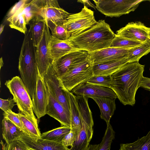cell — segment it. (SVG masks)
Returning a JSON list of instances; mask_svg holds the SVG:
<instances>
[{"label": "cell", "instance_id": "bcb514c9", "mask_svg": "<svg viewBox=\"0 0 150 150\" xmlns=\"http://www.w3.org/2000/svg\"><path fill=\"white\" fill-rule=\"evenodd\" d=\"M29 150H32V149H29Z\"/></svg>", "mask_w": 150, "mask_h": 150}, {"label": "cell", "instance_id": "4fadbf2b", "mask_svg": "<svg viewBox=\"0 0 150 150\" xmlns=\"http://www.w3.org/2000/svg\"><path fill=\"white\" fill-rule=\"evenodd\" d=\"M47 89L48 97L47 114L59 121L61 125V126L71 127L70 113L65 109L47 88Z\"/></svg>", "mask_w": 150, "mask_h": 150}, {"label": "cell", "instance_id": "4dcf8cb0", "mask_svg": "<svg viewBox=\"0 0 150 150\" xmlns=\"http://www.w3.org/2000/svg\"><path fill=\"white\" fill-rule=\"evenodd\" d=\"M47 22L52 37L63 40H67L70 38L67 32L63 25V23H55L51 21Z\"/></svg>", "mask_w": 150, "mask_h": 150}, {"label": "cell", "instance_id": "60d3db41", "mask_svg": "<svg viewBox=\"0 0 150 150\" xmlns=\"http://www.w3.org/2000/svg\"><path fill=\"white\" fill-rule=\"evenodd\" d=\"M99 146V144H98L89 145L86 150H97Z\"/></svg>", "mask_w": 150, "mask_h": 150}, {"label": "cell", "instance_id": "d6986e66", "mask_svg": "<svg viewBox=\"0 0 150 150\" xmlns=\"http://www.w3.org/2000/svg\"><path fill=\"white\" fill-rule=\"evenodd\" d=\"M98 105L100 111V117L108 125L116 109V98L105 97H91Z\"/></svg>", "mask_w": 150, "mask_h": 150}, {"label": "cell", "instance_id": "f546056e", "mask_svg": "<svg viewBox=\"0 0 150 150\" xmlns=\"http://www.w3.org/2000/svg\"><path fill=\"white\" fill-rule=\"evenodd\" d=\"M142 43L124 38L115 34L109 47L130 49L138 46Z\"/></svg>", "mask_w": 150, "mask_h": 150}, {"label": "cell", "instance_id": "f6af8a7d", "mask_svg": "<svg viewBox=\"0 0 150 150\" xmlns=\"http://www.w3.org/2000/svg\"><path fill=\"white\" fill-rule=\"evenodd\" d=\"M148 33V37L149 39H150V27L149 28Z\"/></svg>", "mask_w": 150, "mask_h": 150}, {"label": "cell", "instance_id": "ab89813d", "mask_svg": "<svg viewBox=\"0 0 150 150\" xmlns=\"http://www.w3.org/2000/svg\"><path fill=\"white\" fill-rule=\"evenodd\" d=\"M77 1L83 4L84 6H86L87 7H90L93 8L95 10L96 9V6L88 0H78Z\"/></svg>", "mask_w": 150, "mask_h": 150}, {"label": "cell", "instance_id": "f1b7e54d", "mask_svg": "<svg viewBox=\"0 0 150 150\" xmlns=\"http://www.w3.org/2000/svg\"><path fill=\"white\" fill-rule=\"evenodd\" d=\"M18 114L20 120L24 127L28 132L29 135L40 137L41 134L38 127L37 121H34L20 112Z\"/></svg>", "mask_w": 150, "mask_h": 150}, {"label": "cell", "instance_id": "ffe728a7", "mask_svg": "<svg viewBox=\"0 0 150 150\" xmlns=\"http://www.w3.org/2000/svg\"><path fill=\"white\" fill-rule=\"evenodd\" d=\"M127 63L126 57L119 60L93 65V76L111 75Z\"/></svg>", "mask_w": 150, "mask_h": 150}, {"label": "cell", "instance_id": "3957f363", "mask_svg": "<svg viewBox=\"0 0 150 150\" xmlns=\"http://www.w3.org/2000/svg\"><path fill=\"white\" fill-rule=\"evenodd\" d=\"M88 98L82 96H76L81 120L79 131L70 150H86L93 136V121L88 103Z\"/></svg>", "mask_w": 150, "mask_h": 150}, {"label": "cell", "instance_id": "d4e9b609", "mask_svg": "<svg viewBox=\"0 0 150 150\" xmlns=\"http://www.w3.org/2000/svg\"><path fill=\"white\" fill-rule=\"evenodd\" d=\"M71 130V127L61 126L41 134L40 138L55 142L62 143L64 137Z\"/></svg>", "mask_w": 150, "mask_h": 150}, {"label": "cell", "instance_id": "d590c367", "mask_svg": "<svg viewBox=\"0 0 150 150\" xmlns=\"http://www.w3.org/2000/svg\"><path fill=\"white\" fill-rule=\"evenodd\" d=\"M16 105V104L13 98L6 100L0 99V108L4 112L12 111L13 108Z\"/></svg>", "mask_w": 150, "mask_h": 150}, {"label": "cell", "instance_id": "7bdbcfd3", "mask_svg": "<svg viewBox=\"0 0 150 150\" xmlns=\"http://www.w3.org/2000/svg\"><path fill=\"white\" fill-rule=\"evenodd\" d=\"M4 26L5 25H3L2 24H1L0 28V35H1L3 32Z\"/></svg>", "mask_w": 150, "mask_h": 150}, {"label": "cell", "instance_id": "277c9868", "mask_svg": "<svg viewBox=\"0 0 150 150\" xmlns=\"http://www.w3.org/2000/svg\"><path fill=\"white\" fill-rule=\"evenodd\" d=\"M5 85L13 95L20 112L37 121L34 114L32 99L22 79L16 76L6 81Z\"/></svg>", "mask_w": 150, "mask_h": 150}, {"label": "cell", "instance_id": "cb8c5ba5", "mask_svg": "<svg viewBox=\"0 0 150 150\" xmlns=\"http://www.w3.org/2000/svg\"><path fill=\"white\" fill-rule=\"evenodd\" d=\"M46 21L39 15L29 22V30L34 46L36 47L42 37Z\"/></svg>", "mask_w": 150, "mask_h": 150}, {"label": "cell", "instance_id": "1f68e13d", "mask_svg": "<svg viewBox=\"0 0 150 150\" xmlns=\"http://www.w3.org/2000/svg\"><path fill=\"white\" fill-rule=\"evenodd\" d=\"M115 133L110 124L107 125L102 140L97 150H110L112 141L115 138Z\"/></svg>", "mask_w": 150, "mask_h": 150}, {"label": "cell", "instance_id": "ee69618b", "mask_svg": "<svg viewBox=\"0 0 150 150\" xmlns=\"http://www.w3.org/2000/svg\"><path fill=\"white\" fill-rule=\"evenodd\" d=\"M0 69L3 66L4 64V62L2 57H1L0 59Z\"/></svg>", "mask_w": 150, "mask_h": 150}, {"label": "cell", "instance_id": "2e32d148", "mask_svg": "<svg viewBox=\"0 0 150 150\" xmlns=\"http://www.w3.org/2000/svg\"><path fill=\"white\" fill-rule=\"evenodd\" d=\"M69 14L60 6L57 0H45L39 15L47 22L63 23Z\"/></svg>", "mask_w": 150, "mask_h": 150}, {"label": "cell", "instance_id": "9c48e42d", "mask_svg": "<svg viewBox=\"0 0 150 150\" xmlns=\"http://www.w3.org/2000/svg\"><path fill=\"white\" fill-rule=\"evenodd\" d=\"M43 79L47 87L70 113L67 91L64 88L61 83L60 78L55 68L54 62L48 68Z\"/></svg>", "mask_w": 150, "mask_h": 150}, {"label": "cell", "instance_id": "7402d4cb", "mask_svg": "<svg viewBox=\"0 0 150 150\" xmlns=\"http://www.w3.org/2000/svg\"><path fill=\"white\" fill-rule=\"evenodd\" d=\"M45 0H28L18 11L25 16L27 24L36 16L39 15Z\"/></svg>", "mask_w": 150, "mask_h": 150}, {"label": "cell", "instance_id": "b9f144b4", "mask_svg": "<svg viewBox=\"0 0 150 150\" xmlns=\"http://www.w3.org/2000/svg\"><path fill=\"white\" fill-rule=\"evenodd\" d=\"M1 143L2 146V150H7L8 145L6 143L4 144L2 141H1Z\"/></svg>", "mask_w": 150, "mask_h": 150}, {"label": "cell", "instance_id": "836d02e7", "mask_svg": "<svg viewBox=\"0 0 150 150\" xmlns=\"http://www.w3.org/2000/svg\"><path fill=\"white\" fill-rule=\"evenodd\" d=\"M4 117H5L16 125L25 134L29 135L27 131L24 127L23 124L20 120L18 113H16L12 111L4 112L3 114Z\"/></svg>", "mask_w": 150, "mask_h": 150}, {"label": "cell", "instance_id": "52a82bcc", "mask_svg": "<svg viewBox=\"0 0 150 150\" xmlns=\"http://www.w3.org/2000/svg\"><path fill=\"white\" fill-rule=\"evenodd\" d=\"M93 64L89 58L70 68L60 78L64 88L71 91L93 75Z\"/></svg>", "mask_w": 150, "mask_h": 150}, {"label": "cell", "instance_id": "30bf717a", "mask_svg": "<svg viewBox=\"0 0 150 150\" xmlns=\"http://www.w3.org/2000/svg\"><path fill=\"white\" fill-rule=\"evenodd\" d=\"M48 97L47 88L38 69L36 86L32 98L33 112L38 119L47 114Z\"/></svg>", "mask_w": 150, "mask_h": 150}, {"label": "cell", "instance_id": "83f0119b", "mask_svg": "<svg viewBox=\"0 0 150 150\" xmlns=\"http://www.w3.org/2000/svg\"><path fill=\"white\" fill-rule=\"evenodd\" d=\"M7 20L9 22V26L11 28L16 29L24 34L28 30L25 16L19 11L7 18Z\"/></svg>", "mask_w": 150, "mask_h": 150}, {"label": "cell", "instance_id": "7c38bea8", "mask_svg": "<svg viewBox=\"0 0 150 150\" xmlns=\"http://www.w3.org/2000/svg\"><path fill=\"white\" fill-rule=\"evenodd\" d=\"M89 53L79 50L69 53L54 62V67L59 78L70 68L88 58Z\"/></svg>", "mask_w": 150, "mask_h": 150}, {"label": "cell", "instance_id": "603a6c76", "mask_svg": "<svg viewBox=\"0 0 150 150\" xmlns=\"http://www.w3.org/2000/svg\"><path fill=\"white\" fill-rule=\"evenodd\" d=\"M3 139L7 144L17 139L25 133L22 130L7 118L2 121Z\"/></svg>", "mask_w": 150, "mask_h": 150}, {"label": "cell", "instance_id": "74e56055", "mask_svg": "<svg viewBox=\"0 0 150 150\" xmlns=\"http://www.w3.org/2000/svg\"><path fill=\"white\" fill-rule=\"evenodd\" d=\"M28 1V0H20L16 3L11 8L8 12L7 15V18L13 15L17 11L27 3Z\"/></svg>", "mask_w": 150, "mask_h": 150}, {"label": "cell", "instance_id": "44dd1931", "mask_svg": "<svg viewBox=\"0 0 150 150\" xmlns=\"http://www.w3.org/2000/svg\"><path fill=\"white\" fill-rule=\"evenodd\" d=\"M69 102L71 120V130L73 132L75 138L77 137L80 128L81 120L76 96L71 91H67Z\"/></svg>", "mask_w": 150, "mask_h": 150}, {"label": "cell", "instance_id": "ba28073f", "mask_svg": "<svg viewBox=\"0 0 150 150\" xmlns=\"http://www.w3.org/2000/svg\"><path fill=\"white\" fill-rule=\"evenodd\" d=\"M52 35L46 21L41 39L36 47V57L40 74L43 78L50 66L54 62L51 56L50 44Z\"/></svg>", "mask_w": 150, "mask_h": 150}, {"label": "cell", "instance_id": "8d00e7d4", "mask_svg": "<svg viewBox=\"0 0 150 150\" xmlns=\"http://www.w3.org/2000/svg\"><path fill=\"white\" fill-rule=\"evenodd\" d=\"M75 139L73 132L71 130L70 132L64 137L63 140V144L67 147L69 146H71V147L73 146Z\"/></svg>", "mask_w": 150, "mask_h": 150}, {"label": "cell", "instance_id": "ac0fdd59", "mask_svg": "<svg viewBox=\"0 0 150 150\" xmlns=\"http://www.w3.org/2000/svg\"><path fill=\"white\" fill-rule=\"evenodd\" d=\"M50 47L51 54L54 62L69 53L81 50L69 39L61 40L52 36Z\"/></svg>", "mask_w": 150, "mask_h": 150}, {"label": "cell", "instance_id": "f35d334b", "mask_svg": "<svg viewBox=\"0 0 150 150\" xmlns=\"http://www.w3.org/2000/svg\"><path fill=\"white\" fill-rule=\"evenodd\" d=\"M139 87L150 92V78L143 76L140 83Z\"/></svg>", "mask_w": 150, "mask_h": 150}, {"label": "cell", "instance_id": "e0dca14e", "mask_svg": "<svg viewBox=\"0 0 150 150\" xmlns=\"http://www.w3.org/2000/svg\"><path fill=\"white\" fill-rule=\"evenodd\" d=\"M18 139L33 150H70L63 143H58L35 137L24 133Z\"/></svg>", "mask_w": 150, "mask_h": 150}, {"label": "cell", "instance_id": "5b68a950", "mask_svg": "<svg viewBox=\"0 0 150 150\" xmlns=\"http://www.w3.org/2000/svg\"><path fill=\"white\" fill-rule=\"evenodd\" d=\"M97 22L94 11L84 6L80 12L70 13L63 25L70 38L76 36L87 30Z\"/></svg>", "mask_w": 150, "mask_h": 150}, {"label": "cell", "instance_id": "7a4b0ae2", "mask_svg": "<svg viewBox=\"0 0 150 150\" xmlns=\"http://www.w3.org/2000/svg\"><path fill=\"white\" fill-rule=\"evenodd\" d=\"M115 35L110 25L101 20L90 28L69 40L81 50L90 53L109 47Z\"/></svg>", "mask_w": 150, "mask_h": 150}, {"label": "cell", "instance_id": "8992f818", "mask_svg": "<svg viewBox=\"0 0 150 150\" xmlns=\"http://www.w3.org/2000/svg\"><path fill=\"white\" fill-rule=\"evenodd\" d=\"M96 8L106 16L119 17L134 11L144 0H93Z\"/></svg>", "mask_w": 150, "mask_h": 150}, {"label": "cell", "instance_id": "484cf974", "mask_svg": "<svg viewBox=\"0 0 150 150\" xmlns=\"http://www.w3.org/2000/svg\"><path fill=\"white\" fill-rule=\"evenodd\" d=\"M150 52V39L149 38L140 45L131 49L127 56L128 63L139 62L143 56Z\"/></svg>", "mask_w": 150, "mask_h": 150}, {"label": "cell", "instance_id": "8fae6325", "mask_svg": "<svg viewBox=\"0 0 150 150\" xmlns=\"http://www.w3.org/2000/svg\"><path fill=\"white\" fill-rule=\"evenodd\" d=\"M131 49L109 47L89 53L88 58L93 65L119 60L126 57Z\"/></svg>", "mask_w": 150, "mask_h": 150}, {"label": "cell", "instance_id": "e575fe53", "mask_svg": "<svg viewBox=\"0 0 150 150\" xmlns=\"http://www.w3.org/2000/svg\"><path fill=\"white\" fill-rule=\"evenodd\" d=\"M7 144L8 145L7 150H29L30 149L22 141L19 139H15Z\"/></svg>", "mask_w": 150, "mask_h": 150}, {"label": "cell", "instance_id": "d6a6232c", "mask_svg": "<svg viewBox=\"0 0 150 150\" xmlns=\"http://www.w3.org/2000/svg\"><path fill=\"white\" fill-rule=\"evenodd\" d=\"M111 75L93 76L86 82L90 84L111 88L112 84Z\"/></svg>", "mask_w": 150, "mask_h": 150}, {"label": "cell", "instance_id": "9a60e30c", "mask_svg": "<svg viewBox=\"0 0 150 150\" xmlns=\"http://www.w3.org/2000/svg\"><path fill=\"white\" fill-rule=\"evenodd\" d=\"M72 92L77 96H82L89 98L91 97H105L117 98L111 88L85 82L81 83L72 90Z\"/></svg>", "mask_w": 150, "mask_h": 150}, {"label": "cell", "instance_id": "5bb4252c", "mask_svg": "<svg viewBox=\"0 0 150 150\" xmlns=\"http://www.w3.org/2000/svg\"><path fill=\"white\" fill-rule=\"evenodd\" d=\"M149 27L140 21L128 23L117 30L116 34L128 39L143 42L148 38Z\"/></svg>", "mask_w": 150, "mask_h": 150}, {"label": "cell", "instance_id": "4316f807", "mask_svg": "<svg viewBox=\"0 0 150 150\" xmlns=\"http://www.w3.org/2000/svg\"><path fill=\"white\" fill-rule=\"evenodd\" d=\"M119 150H150V130L146 136L133 143L120 144Z\"/></svg>", "mask_w": 150, "mask_h": 150}, {"label": "cell", "instance_id": "6da1fadb", "mask_svg": "<svg viewBox=\"0 0 150 150\" xmlns=\"http://www.w3.org/2000/svg\"><path fill=\"white\" fill-rule=\"evenodd\" d=\"M144 67L139 62L127 63L111 75V88L124 105L135 104L136 93L140 87Z\"/></svg>", "mask_w": 150, "mask_h": 150}]
</instances>
